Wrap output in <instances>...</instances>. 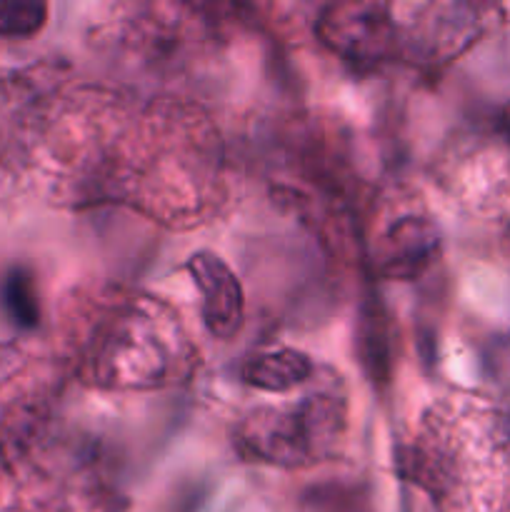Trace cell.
Masks as SVG:
<instances>
[{
  "instance_id": "6da1fadb",
  "label": "cell",
  "mask_w": 510,
  "mask_h": 512,
  "mask_svg": "<svg viewBox=\"0 0 510 512\" xmlns=\"http://www.w3.org/2000/svg\"><path fill=\"white\" fill-rule=\"evenodd\" d=\"M343 425L340 398L310 395L295 408L253 410L235 430V448L255 463L303 468L333 448Z\"/></svg>"
},
{
  "instance_id": "7a4b0ae2",
  "label": "cell",
  "mask_w": 510,
  "mask_h": 512,
  "mask_svg": "<svg viewBox=\"0 0 510 512\" xmlns=\"http://www.w3.org/2000/svg\"><path fill=\"white\" fill-rule=\"evenodd\" d=\"M318 35L335 55L355 68H373L390 55L395 43L393 18L385 5H330L318 20Z\"/></svg>"
},
{
  "instance_id": "3957f363",
  "label": "cell",
  "mask_w": 510,
  "mask_h": 512,
  "mask_svg": "<svg viewBox=\"0 0 510 512\" xmlns=\"http://www.w3.org/2000/svg\"><path fill=\"white\" fill-rule=\"evenodd\" d=\"M188 273L193 275L195 285L203 295L200 313H203L208 333L218 340H230L243 325L245 308L243 288H240L235 273L223 258L208 253V250H200L188 260Z\"/></svg>"
},
{
  "instance_id": "277c9868",
  "label": "cell",
  "mask_w": 510,
  "mask_h": 512,
  "mask_svg": "<svg viewBox=\"0 0 510 512\" xmlns=\"http://www.w3.org/2000/svg\"><path fill=\"white\" fill-rule=\"evenodd\" d=\"M438 250V230L430 220L400 218L388 230L383 240V255H380V273L388 278L408 280L423 273L435 258Z\"/></svg>"
},
{
  "instance_id": "5b68a950",
  "label": "cell",
  "mask_w": 510,
  "mask_h": 512,
  "mask_svg": "<svg viewBox=\"0 0 510 512\" xmlns=\"http://www.w3.org/2000/svg\"><path fill=\"white\" fill-rule=\"evenodd\" d=\"M313 373V360L293 348H278L253 355L243 365L245 383L258 390H268V393H288L295 385L305 383Z\"/></svg>"
},
{
  "instance_id": "8992f818",
  "label": "cell",
  "mask_w": 510,
  "mask_h": 512,
  "mask_svg": "<svg viewBox=\"0 0 510 512\" xmlns=\"http://www.w3.org/2000/svg\"><path fill=\"white\" fill-rule=\"evenodd\" d=\"M3 303L13 323L20 328H33L38 325L40 308H38V295H35L33 278L25 270H13L8 280L3 283Z\"/></svg>"
},
{
  "instance_id": "52a82bcc",
  "label": "cell",
  "mask_w": 510,
  "mask_h": 512,
  "mask_svg": "<svg viewBox=\"0 0 510 512\" xmlns=\"http://www.w3.org/2000/svg\"><path fill=\"white\" fill-rule=\"evenodd\" d=\"M48 18V5L35 0H0V35L28 38L38 33Z\"/></svg>"
}]
</instances>
